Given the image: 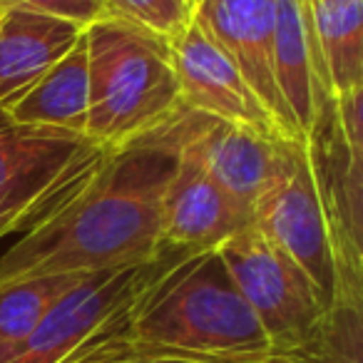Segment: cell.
Wrapping results in <instances>:
<instances>
[{"label": "cell", "mask_w": 363, "mask_h": 363, "mask_svg": "<svg viewBox=\"0 0 363 363\" xmlns=\"http://www.w3.org/2000/svg\"><path fill=\"white\" fill-rule=\"evenodd\" d=\"M3 8H21V11L62 18L82 28L105 18V0H0V11Z\"/></svg>", "instance_id": "2e32d148"}, {"label": "cell", "mask_w": 363, "mask_h": 363, "mask_svg": "<svg viewBox=\"0 0 363 363\" xmlns=\"http://www.w3.org/2000/svg\"><path fill=\"white\" fill-rule=\"evenodd\" d=\"M28 209H30V204H28V207L23 209V212H16V214H3V217H0V239H3L8 232H11V229H16L18 224L23 222V217H26V214H28Z\"/></svg>", "instance_id": "e0dca14e"}, {"label": "cell", "mask_w": 363, "mask_h": 363, "mask_svg": "<svg viewBox=\"0 0 363 363\" xmlns=\"http://www.w3.org/2000/svg\"><path fill=\"white\" fill-rule=\"evenodd\" d=\"M90 274H60L0 286V343H21L50 306Z\"/></svg>", "instance_id": "5bb4252c"}, {"label": "cell", "mask_w": 363, "mask_h": 363, "mask_svg": "<svg viewBox=\"0 0 363 363\" xmlns=\"http://www.w3.org/2000/svg\"><path fill=\"white\" fill-rule=\"evenodd\" d=\"M11 351H13V346H8V343H0V363L11 356Z\"/></svg>", "instance_id": "ac0fdd59"}, {"label": "cell", "mask_w": 363, "mask_h": 363, "mask_svg": "<svg viewBox=\"0 0 363 363\" xmlns=\"http://www.w3.org/2000/svg\"><path fill=\"white\" fill-rule=\"evenodd\" d=\"M125 363H184V361H164L162 358V361H125Z\"/></svg>", "instance_id": "d6986e66"}, {"label": "cell", "mask_w": 363, "mask_h": 363, "mask_svg": "<svg viewBox=\"0 0 363 363\" xmlns=\"http://www.w3.org/2000/svg\"><path fill=\"white\" fill-rule=\"evenodd\" d=\"M194 23L237 62L284 132L303 140L274 77V0H199Z\"/></svg>", "instance_id": "52a82bcc"}, {"label": "cell", "mask_w": 363, "mask_h": 363, "mask_svg": "<svg viewBox=\"0 0 363 363\" xmlns=\"http://www.w3.org/2000/svg\"><path fill=\"white\" fill-rule=\"evenodd\" d=\"M194 3H199V0H194Z\"/></svg>", "instance_id": "44dd1931"}, {"label": "cell", "mask_w": 363, "mask_h": 363, "mask_svg": "<svg viewBox=\"0 0 363 363\" xmlns=\"http://www.w3.org/2000/svg\"><path fill=\"white\" fill-rule=\"evenodd\" d=\"M252 227L303 269L328 311L338 296V262L306 137L286 140L281 169L259 199Z\"/></svg>", "instance_id": "3957f363"}, {"label": "cell", "mask_w": 363, "mask_h": 363, "mask_svg": "<svg viewBox=\"0 0 363 363\" xmlns=\"http://www.w3.org/2000/svg\"><path fill=\"white\" fill-rule=\"evenodd\" d=\"M194 8V0H105V16L135 23L167 43L187 30Z\"/></svg>", "instance_id": "9a60e30c"}, {"label": "cell", "mask_w": 363, "mask_h": 363, "mask_svg": "<svg viewBox=\"0 0 363 363\" xmlns=\"http://www.w3.org/2000/svg\"><path fill=\"white\" fill-rule=\"evenodd\" d=\"M164 127L177 152L197 162L252 222L259 199L281 169L286 140H272L189 107H182Z\"/></svg>", "instance_id": "277c9868"}, {"label": "cell", "mask_w": 363, "mask_h": 363, "mask_svg": "<svg viewBox=\"0 0 363 363\" xmlns=\"http://www.w3.org/2000/svg\"><path fill=\"white\" fill-rule=\"evenodd\" d=\"M90 142L48 127H0V217L23 212Z\"/></svg>", "instance_id": "9c48e42d"}, {"label": "cell", "mask_w": 363, "mask_h": 363, "mask_svg": "<svg viewBox=\"0 0 363 363\" xmlns=\"http://www.w3.org/2000/svg\"><path fill=\"white\" fill-rule=\"evenodd\" d=\"M169 57L184 107L272 140H294L247 82L237 62L194 21L169 40Z\"/></svg>", "instance_id": "8992f818"}, {"label": "cell", "mask_w": 363, "mask_h": 363, "mask_svg": "<svg viewBox=\"0 0 363 363\" xmlns=\"http://www.w3.org/2000/svg\"><path fill=\"white\" fill-rule=\"evenodd\" d=\"M8 125V117H6V112L0 110V127H6Z\"/></svg>", "instance_id": "ffe728a7"}, {"label": "cell", "mask_w": 363, "mask_h": 363, "mask_svg": "<svg viewBox=\"0 0 363 363\" xmlns=\"http://www.w3.org/2000/svg\"><path fill=\"white\" fill-rule=\"evenodd\" d=\"M274 77L303 137L313 125V82L328 87L308 0H274Z\"/></svg>", "instance_id": "8fae6325"}, {"label": "cell", "mask_w": 363, "mask_h": 363, "mask_svg": "<svg viewBox=\"0 0 363 363\" xmlns=\"http://www.w3.org/2000/svg\"><path fill=\"white\" fill-rule=\"evenodd\" d=\"M217 252L272 348L289 351L311 341L326 306L294 259L254 227L232 234Z\"/></svg>", "instance_id": "7a4b0ae2"}, {"label": "cell", "mask_w": 363, "mask_h": 363, "mask_svg": "<svg viewBox=\"0 0 363 363\" xmlns=\"http://www.w3.org/2000/svg\"><path fill=\"white\" fill-rule=\"evenodd\" d=\"M157 259L160 254L145 264L85 277L52 303L3 363H60L135 298L155 272Z\"/></svg>", "instance_id": "5b68a950"}, {"label": "cell", "mask_w": 363, "mask_h": 363, "mask_svg": "<svg viewBox=\"0 0 363 363\" xmlns=\"http://www.w3.org/2000/svg\"><path fill=\"white\" fill-rule=\"evenodd\" d=\"M244 227H252L247 214L197 162L177 152V167L160 204V249L184 254L217 249Z\"/></svg>", "instance_id": "ba28073f"}, {"label": "cell", "mask_w": 363, "mask_h": 363, "mask_svg": "<svg viewBox=\"0 0 363 363\" xmlns=\"http://www.w3.org/2000/svg\"><path fill=\"white\" fill-rule=\"evenodd\" d=\"M85 28L43 13L0 11V110L67 55Z\"/></svg>", "instance_id": "30bf717a"}, {"label": "cell", "mask_w": 363, "mask_h": 363, "mask_svg": "<svg viewBox=\"0 0 363 363\" xmlns=\"http://www.w3.org/2000/svg\"><path fill=\"white\" fill-rule=\"evenodd\" d=\"M87 43L85 33L62 60L40 80L3 107L8 122L18 127H48L85 137L87 130Z\"/></svg>", "instance_id": "7c38bea8"}, {"label": "cell", "mask_w": 363, "mask_h": 363, "mask_svg": "<svg viewBox=\"0 0 363 363\" xmlns=\"http://www.w3.org/2000/svg\"><path fill=\"white\" fill-rule=\"evenodd\" d=\"M333 100L363 87V0H308Z\"/></svg>", "instance_id": "4fadbf2b"}, {"label": "cell", "mask_w": 363, "mask_h": 363, "mask_svg": "<svg viewBox=\"0 0 363 363\" xmlns=\"http://www.w3.org/2000/svg\"><path fill=\"white\" fill-rule=\"evenodd\" d=\"M85 43L87 142L120 150L160 130L184 107L167 40L105 16L85 28Z\"/></svg>", "instance_id": "6da1fadb"}]
</instances>
